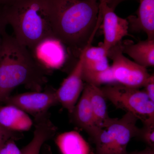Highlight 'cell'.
I'll use <instances>...</instances> for the list:
<instances>
[{
    "label": "cell",
    "mask_w": 154,
    "mask_h": 154,
    "mask_svg": "<svg viewBox=\"0 0 154 154\" xmlns=\"http://www.w3.org/2000/svg\"><path fill=\"white\" fill-rule=\"evenodd\" d=\"M56 38L79 55L91 44L102 21L98 0H51Z\"/></svg>",
    "instance_id": "6da1fadb"
},
{
    "label": "cell",
    "mask_w": 154,
    "mask_h": 154,
    "mask_svg": "<svg viewBox=\"0 0 154 154\" xmlns=\"http://www.w3.org/2000/svg\"><path fill=\"white\" fill-rule=\"evenodd\" d=\"M48 70L35 60L30 50L6 33L0 47V104L19 86L42 91Z\"/></svg>",
    "instance_id": "7a4b0ae2"
},
{
    "label": "cell",
    "mask_w": 154,
    "mask_h": 154,
    "mask_svg": "<svg viewBox=\"0 0 154 154\" xmlns=\"http://www.w3.org/2000/svg\"><path fill=\"white\" fill-rule=\"evenodd\" d=\"M4 11L15 38L30 51L45 38H55L51 0H14L4 6Z\"/></svg>",
    "instance_id": "3957f363"
},
{
    "label": "cell",
    "mask_w": 154,
    "mask_h": 154,
    "mask_svg": "<svg viewBox=\"0 0 154 154\" xmlns=\"http://www.w3.org/2000/svg\"><path fill=\"white\" fill-rule=\"evenodd\" d=\"M138 120L128 112L121 118H107L92 140L96 146L95 154H128V145L139 128L137 125Z\"/></svg>",
    "instance_id": "277c9868"
},
{
    "label": "cell",
    "mask_w": 154,
    "mask_h": 154,
    "mask_svg": "<svg viewBox=\"0 0 154 154\" xmlns=\"http://www.w3.org/2000/svg\"><path fill=\"white\" fill-rule=\"evenodd\" d=\"M106 99L115 107L132 114L143 125H154V102L143 91L118 83L101 88Z\"/></svg>",
    "instance_id": "5b68a950"
},
{
    "label": "cell",
    "mask_w": 154,
    "mask_h": 154,
    "mask_svg": "<svg viewBox=\"0 0 154 154\" xmlns=\"http://www.w3.org/2000/svg\"><path fill=\"white\" fill-rule=\"evenodd\" d=\"M107 57L113 61L110 66L116 83L129 88H143L150 75L146 68L125 57L122 41L108 50Z\"/></svg>",
    "instance_id": "8992f818"
},
{
    "label": "cell",
    "mask_w": 154,
    "mask_h": 154,
    "mask_svg": "<svg viewBox=\"0 0 154 154\" xmlns=\"http://www.w3.org/2000/svg\"><path fill=\"white\" fill-rule=\"evenodd\" d=\"M6 105L18 107L27 113L36 116L48 112L52 106L58 103L56 91H34L10 96L5 101Z\"/></svg>",
    "instance_id": "52a82bcc"
},
{
    "label": "cell",
    "mask_w": 154,
    "mask_h": 154,
    "mask_svg": "<svg viewBox=\"0 0 154 154\" xmlns=\"http://www.w3.org/2000/svg\"><path fill=\"white\" fill-rule=\"evenodd\" d=\"M99 9L102 15L104 41L100 45L108 50L121 42L128 35L129 23L126 19L117 16L114 10L107 5L106 0H99Z\"/></svg>",
    "instance_id": "ba28073f"
},
{
    "label": "cell",
    "mask_w": 154,
    "mask_h": 154,
    "mask_svg": "<svg viewBox=\"0 0 154 154\" xmlns=\"http://www.w3.org/2000/svg\"><path fill=\"white\" fill-rule=\"evenodd\" d=\"M85 48L80 53L79 60L71 72L56 91L58 102L70 113L72 112L85 86L82 71Z\"/></svg>",
    "instance_id": "9c48e42d"
},
{
    "label": "cell",
    "mask_w": 154,
    "mask_h": 154,
    "mask_svg": "<svg viewBox=\"0 0 154 154\" xmlns=\"http://www.w3.org/2000/svg\"><path fill=\"white\" fill-rule=\"evenodd\" d=\"M64 46L57 38H47L39 42L30 51L35 60L45 68L59 69L66 60Z\"/></svg>",
    "instance_id": "30bf717a"
},
{
    "label": "cell",
    "mask_w": 154,
    "mask_h": 154,
    "mask_svg": "<svg viewBox=\"0 0 154 154\" xmlns=\"http://www.w3.org/2000/svg\"><path fill=\"white\" fill-rule=\"evenodd\" d=\"M70 114L74 123L85 131L92 140L94 139L100 128L96 125L94 119L87 84L85 85L82 95Z\"/></svg>",
    "instance_id": "8fae6325"
},
{
    "label": "cell",
    "mask_w": 154,
    "mask_h": 154,
    "mask_svg": "<svg viewBox=\"0 0 154 154\" xmlns=\"http://www.w3.org/2000/svg\"><path fill=\"white\" fill-rule=\"evenodd\" d=\"M34 117L35 129L33 138L21 150V154H39L42 145L53 137L57 131L48 112Z\"/></svg>",
    "instance_id": "7c38bea8"
},
{
    "label": "cell",
    "mask_w": 154,
    "mask_h": 154,
    "mask_svg": "<svg viewBox=\"0 0 154 154\" xmlns=\"http://www.w3.org/2000/svg\"><path fill=\"white\" fill-rule=\"evenodd\" d=\"M136 16L127 18L129 29L144 32L149 39H154V0H139Z\"/></svg>",
    "instance_id": "4fadbf2b"
},
{
    "label": "cell",
    "mask_w": 154,
    "mask_h": 154,
    "mask_svg": "<svg viewBox=\"0 0 154 154\" xmlns=\"http://www.w3.org/2000/svg\"><path fill=\"white\" fill-rule=\"evenodd\" d=\"M33 124L28 113L18 107L8 105L0 107V126L7 131H28Z\"/></svg>",
    "instance_id": "5bb4252c"
},
{
    "label": "cell",
    "mask_w": 154,
    "mask_h": 154,
    "mask_svg": "<svg viewBox=\"0 0 154 154\" xmlns=\"http://www.w3.org/2000/svg\"><path fill=\"white\" fill-rule=\"evenodd\" d=\"M122 51L127 54L134 61L146 68L154 66V39L147 38L137 43L128 41L122 42Z\"/></svg>",
    "instance_id": "9a60e30c"
},
{
    "label": "cell",
    "mask_w": 154,
    "mask_h": 154,
    "mask_svg": "<svg viewBox=\"0 0 154 154\" xmlns=\"http://www.w3.org/2000/svg\"><path fill=\"white\" fill-rule=\"evenodd\" d=\"M55 143L62 154H91L89 144L76 131H72L59 134Z\"/></svg>",
    "instance_id": "2e32d148"
},
{
    "label": "cell",
    "mask_w": 154,
    "mask_h": 154,
    "mask_svg": "<svg viewBox=\"0 0 154 154\" xmlns=\"http://www.w3.org/2000/svg\"><path fill=\"white\" fill-rule=\"evenodd\" d=\"M89 44L85 48L83 63V70L101 71L110 67L107 52L101 45L93 47Z\"/></svg>",
    "instance_id": "e0dca14e"
},
{
    "label": "cell",
    "mask_w": 154,
    "mask_h": 154,
    "mask_svg": "<svg viewBox=\"0 0 154 154\" xmlns=\"http://www.w3.org/2000/svg\"><path fill=\"white\" fill-rule=\"evenodd\" d=\"M87 85L95 122L97 126L100 129L105 120L109 117L107 112L106 99L100 87L88 84Z\"/></svg>",
    "instance_id": "ac0fdd59"
},
{
    "label": "cell",
    "mask_w": 154,
    "mask_h": 154,
    "mask_svg": "<svg viewBox=\"0 0 154 154\" xmlns=\"http://www.w3.org/2000/svg\"><path fill=\"white\" fill-rule=\"evenodd\" d=\"M83 79L86 84L100 87L102 85L117 83L114 79L111 66L101 71H82Z\"/></svg>",
    "instance_id": "d6986e66"
},
{
    "label": "cell",
    "mask_w": 154,
    "mask_h": 154,
    "mask_svg": "<svg viewBox=\"0 0 154 154\" xmlns=\"http://www.w3.org/2000/svg\"><path fill=\"white\" fill-rule=\"evenodd\" d=\"M135 138L145 143L147 147L154 149V125H143L139 128Z\"/></svg>",
    "instance_id": "ffe728a7"
},
{
    "label": "cell",
    "mask_w": 154,
    "mask_h": 154,
    "mask_svg": "<svg viewBox=\"0 0 154 154\" xmlns=\"http://www.w3.org/2000/svg\"><path fill=\"white\" fill-rule=\"evenodd\" d=\"M0 154H21V152L14 141L10 140L0 149Z\"/></svg>",
    "instance_id": "44dd1931"
},
{
    "label": "cell",
    "mask_w": 154,
    "mask_h": 154,
    "mask_svg": "<svg viewBox=\"0 0 154 154\" xmlns=\"http://www.w3.org/2000/svg\"><path fill=\"white\" fill-rule=\"evenodd\" d=\"M143 91L151 101L154 102V75H150L148 79L143 86Z\"/></svg>",
    "instance_id": "7402d4cb"
},
{
    "label": "cell",
    "mask_w": 154,
    "mask_h": 154,
    "mask_svg": "<svg viewBox=\"0 0 154 154\" xmlns=\"http://www.w3.org/2000/svg\"><path fill=\"white\" fill-rule=\"evenodd\" d=\"M8 25L4 11V6H0V47L2 45L3 38L7 32L6 26Z\"/></svg>",
    "instance_id": "603a6c76"
},
{
    "label": "cell",
    "mask_w": 154,
    "mask_h": 154,
    "mask_svg": "<svg viewBox=\"0 0 154 154\" xmlns=\"http://www.w3.org/2000/svg\"><path fill=\"white\" fill-rule=\"evenodd\" d=\"M14 132L7 131L0 126V149L6 142L14 137Z\"/></svg>",
    "instance_id": "cb8c5ba5"
},
{
    "label": "cell",
    "mask_w": 154,
    "mask_h": 154,
    "mask_svg": "<svg viewBox=\"0 0 154 154\" xmlns=\"http://www.w3.org/2000/svg\"><path fill=\"white\" fill-rule=\"evenodd\" d=\"M126 0H106L108 6L115 11L116 8L120 3Z\"/></svg>",
    "instance_id": "d4e9b609"
},
{
    "label": "cell",
    "mask_w": 154,
    "mask_h": 154,
    "mask_svg": "<svg viewBox=\"0 0 154 154\" xmlns=\"http://www.w3.org/2000/svg\"><path fill=\"white\" fill-rule=\"evenodd\" d=\"M128 154H154V149L147 146L146 148L141 151H135Z\"/></svg>",
    "instance_id": "484cf974"
},
{
    "label": "cell",
    "mask_w": 154,
    "mask_h": 154,
    "mask_svg": "<svg viewBox=\"0 0 154 154\" xmlns=\"http://www.w3.org/2000/svg\"><path fill=\"white\" fill-rule=\"evenodd\" d=\"M13 1L14 0H0V6H5Z\"/></svg>",
    "instance_id": "4316f807"
},
{
    "label": "cell",
    "mask_w": 154,
    "mask_h": 154,
    "mask_svg": "<svg viewBox=\"0 0 154 154\" xmlns=\"http://www.w3.org/2000/svg\"></svg>",
    "instance_id": "83f0119b"
},
{
    "label": "cell",
    "mask_w": 154,
    "mask_h": 154,
    "mask_svg": "<svg viewBox=\"0 0 154 154\" xmlns=\"http://www.w3.org/2000/svg\"></svg>",
    "instance_id": "f1b7e54d"
}]
</instances>
